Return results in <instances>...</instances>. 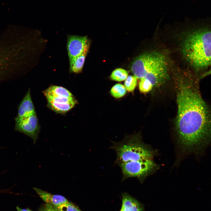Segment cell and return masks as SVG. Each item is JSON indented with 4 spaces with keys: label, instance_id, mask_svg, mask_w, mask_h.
<instances>
[{
    "label": "cell",
    "instance_id": "1",
    "mask_svg": "<svg viewBox=\"0 0 211 211\" xmlns=\"http://www.w3.org/2000/svg\"><path fill=\"white\" fill-rule=\"evenodd\" d=\"M177 105L175 130L184 153L197 152L208 144L211 113L203 98L198 77L188 70L172 69L171 72Z\"/></svg>",
    "mask_w": 211,
    "mask_h": 211
},
{
    "label": "cell",
    "instance_id": "3",
    "mask_svg": "<svg viewBox=\"0 0 211 211\" xmlns=\"http://www.w3.org/2000/svg\"><path fill=\"white\" fill-rule=\"evenodd\" d=\"M112 142L110 148L115 150L117 156L115 164L153 159L155 155V151L143 142L139 132L126 136L121 141Z\"/></svg>",
    "mask_w": 211,
    "mask_h": 211
},
{
    "label": "cell",
    "instance_id": "10",
    "mask_svg": "<svg viewBox=\"0 0 211 211\" xmlns=\"http://www.w3.org/2000/svg\"><path fill=\"white\" fill-rule=\"evenodd\" d=\"M33 189L44 202L54 206H57L69 202L66 198L61 195L53 194L35 187H33Z\"/></svg>",
    "mask_w": 211,
    "mask_h": 211
},
{
    "label": "cell",
    "instance_id": "5",
    "mask_svg": "<svg viewBox=\"0 0 211 211\" xmlns=\"http://www.w3.org/2000/svg\"><path fill=\"white\" fill-rule=\"evenodd\" d=\"M164 54L161 52L154 51L140 55L132 63L131 69L132 73L137 78H143L147 72L158 63Z\"/></svg>",
    "mask_w": 211,
    "mask_h": 211
},
{
    "label": "cell",
    "instance_id": "7",
    "mask_svg": "<svg viewBox=\"0 0 211 211\" xmlns=\"http://www.w3.org/2000/svg\"><path fill=\"white\" fill-rule=\"evenodd\" d=\"M47 100V107L56 113H64L70 110L74 104L78 101L74 96L65 97H45Z\"/></svg>",
    "mask_w": 211,
    "mask_h": 211
},
{
    "label": "cell",
    "instance_id": "13",
    "mask_svg": "<svg viewBox=\"0 0 211 211\" xmlns=\"http://www.w3.org/2000/svg\"><path fill=\"white\" fill-rule=\"evenodd\" d=\"M42 92L45 97H63L69 98L74 96L67 89L57 86H51Z\"/></svg>",
    "mask_w": 211,
    "mask_h": 211
},
{
    "label": "cell",
    "instance_id": "14",
    "mask_svg": "<svg viewBox=\"0 0 211 211\" xmlns=\"http://www.w3.org/2000/svg\"><path fill=\"white\" fill-rule=\"evenodd\" d=\"M128 75V72L127 71L122 69L118 68L112 72L110 77L113 80L121 81L125 80Z\"/></svg>",
    "mask_w": 211,
    "mask_h": 211
},
{
    "label": "cell",
    "instance_id": "22",
    "mask_svg": "<svg viewBox=\"0 0 211 211\" xmlns=\"http://www.w3.org/2000/svg\"><path fill=\"white\" fill-rule=\"evenodd\" d=\"M28 211H33L30 210V209H29L28 208Z\"/></svg>",
    "mask_w": 211,
    "mask_h": 211
},
{
    "label": "cell",
    "instance_id": "21",
    "mask_svg": "<svg viewBox=\"0 0 211 211\" xmlns=\"http://www.w3.org/2000/svg\"><path fill=\"white\" fill-rule=\"evenodd\" d=\"M76 104H74L72 108H73V107H74ZM67 112H66V113H62V114H65L66 113H67ZM59 114H60V113H59Z\"/></svg>",
    "mask_w": 211,
    "mask_h": 211
},
{
    "label": "cell",
    "instance_id": "15",
    "mask_svg": "<svg viewBox=\"0 0 211 211\" xmlns=\"http://www.w3.org/2000/svg\"><path fill=\"white\" fill-rule=\"evenodd\" d=\"M110 92L111 95L114 98H119L122 97L126 94V90L124 85L118 84L112 87Z\"/></svg>",
    "mask_w": 211,
    "mask_h": 211
},
{
    "label": "cell",
    "instance_id": "18",
    "mask_svg": "<svg viewBox=\"0 0 211 211\" xmlns=\"http://www.w3.org/2000/svg\"><path fill=\"white\" fill-rule=\"evenodd\" d=\"M54 206L59 211H81L70 202Z\"/></svg>",
    "mask_w": 211,
    "mask_h": 211
},
{
    "label": "cell",
    "instance_id": "4",
    "mask_svg": "<svg viewBox=\"0 0 211 211\" xmlns=\"http://www.w3.org/2000/svg\"><path fill=\"white\" fill-rule=\"evenodd\" d=\"M118 165L122 171V181L128 178L134 177L137 178L141 183L158 167L153 159L121 163Z\"/></svg>",
    "mask_w": 211,
    "mask_h": 211
},
{
    "label": "cell",
    "instance_id": "9",
    "mask_svg": "<svg viewBox=\"0 0 211 211\" xmlns=\"http://www.w3.org/2000/svg\"><path fill=\"white\" fill-rule=\"evenodd\" d=\"M35 114V107L31 99L30 89H29L19 105L16 117L25 118Z\"/></svg>",
    "mask_w": 211,
    "mask_h": 211
},
{
    "label": "cell",
    "instance_id": "11",
    "mask_svg": "<svg viewBox=\"0 0 211 211\" xmlns=\"http://www.w3.org/2000/svg\"><path fill=\"white\" fill-rule=\"evenodd\" d=\"M122 204L120 211H144L143 204L126 192L122 194Z\"/></svg>",
    "mask_w": 211,
    "mask_h": 211
},
{
    "label": "cell",
    "instance_id": "2",
    "mask_svg": "<svg viewBox=\"0 0 211 211\" xmlns=\"http://www.w3.org/2000/svg\"><path fill=\"white\" fill-rule=\"evenodd\" d=\"M186 30L180 37V51L186 61L200 74L210 66V29L200 26Z\"/></svg>",
    "mask_w": 211,
    "mask_h": 211
},
{
    "label": "cell",
    "instance_id": "8",
    "mask_svg": "<svg viewBox=\"0 0 211 211\" xmlns=\"http://www.w3.org/2000/svg\"><path fill=\"white\" fill-rule=\"evenodd\" d=\"M89 41L86 36L68 35L67 47L69 60L81 55Z\"/></svg>",
    "mask_w": 211,
    "mask_h": 211
},
{
    "label": "cell",
    "instance_id": "17",
    "mask_svg": "<svg viewBox=\"0 0 211 211\" xmlns=\"http://www.w3.org/2000/svg\"><path fill=\"white\" fill-rule=\"evenodd\" d=\"M140 79L139 83V88L141 93H147L153 89L152 85L149 81L144 79Z\"/></svg>",
    "mask_w": 211,
    "mask_h": 211
},
{
    "label": "cell",
    "instance_id": "20",
    "mask_svg": "<svg viewBox=\"0 0 211 211\" xmlns=\"http://www.w3.org/2000/svg\"><path fill=\"white\" fill-rule=\"evenodd\" d=\"M16 208L17 211H28V208L26 209H23L17 206Z\"/></svg>",
    "mask_w": 211,
    "mask_h": 211
},
{
    "label": "cell",
    "instance_id": "16",
    "mask_svg": "<svg viewBox=\"0 0 211 211\" xmlns=\"http://www.w3.org/2000/svg\"><path fill=\"white\" fill-rule=\"evenodd\" d=\"M124 86L129 92H133L137 84V78L135 76L130 75L125 80Z\"/></svg>",
    "mask_w": 211,
    "mask_h": 211
},
{
    "label": "cell",
    "instance_id": "19",
    "mask_svg": "<svg viewBox=\"0 0 211 211\" xmlns=\"http://www.w3.org/2000/svg\"><path fill=\"white\" fill-rule=\"evenodd\" d=\"M39 211H59L53 205L46 203L40 207Z\"/></svg>",
    "mask_w": 211,
    "mask_h": 211
},
{
    "label": "cell",
    "instance_id": "12",
    "mask_svg": "<svg viewBox=\"0 0 211 211\" xmlns=\"http://www.w3.org/2000/svg\"><path fill=\"white\" fill-rule=\"evenodd\" d=\"M90 45V43L89 41L86 45L84 51L81 55L69 60V71L71 72L78 74L81 72Z\"/></svg>",
    "mask_w": 211,
    "mask_h": 211
},
{
    "label": "cell",
    "instance_id": "6",
    "mask_svg": "<svg viewBox=\"0 0 211 211\" xmlns=\"http://www.w3.org/2000/svg\"><path fill=\"white\" fill-rule=\"evenodd\" d=\"M15 120L14 130L29 137L35 143L38 138L40 128L36 114L25 118L16 117Z\"/></svg>",
    "mask_w": 211,
    "mask_h": 211
}]
</instances>
